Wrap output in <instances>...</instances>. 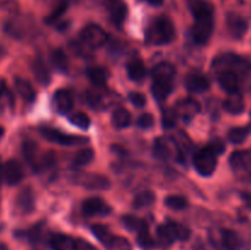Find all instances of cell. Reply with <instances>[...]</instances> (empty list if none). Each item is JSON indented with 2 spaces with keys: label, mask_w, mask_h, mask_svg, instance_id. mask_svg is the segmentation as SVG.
<instances>
[{
  "label": "cell",
  "mask_w": 251,
  "mask_h": 250,
  "mask_svg": "<svg viewBox=\"0 0 251 250\" xmlns=\"http://www.w3.org/2000/svg\"><path fill=\"white\" fill-rule=\"evenodd\" d=\"M157 237H158L159 242L164 245H172L176 242V237H174L173 232H172L168 223H167V225H161L157 227Z\"/></svg>",
  "instance_id": "38"
},
{
  "label": "cell",
  "mask_w": 251,
  "mask_h": 250,
  "mask_svg": "<svg viewBox=\"0 0 251 250\" xmlns=\"http://www.w3.org/2000/svg\"><path fill=\"white\" fill-rule=\"evenodd\" d=\"M221 243L226 250H242L243 239L235 230L222 229L221 232Z\"/></svg>",
  "instance_id": "17"
},
{
  "label": "cell",
  "mask_w": 251,
  "mask_h": 250,
  "mask_svg": "<svg viewBox=\"0 0 251 250\" xmlns=\"http://www.w3.org/2000/svg\"><path fill=\"white\" fill-rule=\"evenodd\" d=\"M217 157L218 153L211 145L205 149L199 150L194 156V167L196 172L203 176L212 175L217 168Z\"/></svg>",
  "instance_id": "2"
},
{
  "label": "cell",
  "mask_w": 251,
  "mask_h": 250,
  "mask_svg": "<svg viewBox=\"0 0 251 250\" xmlns=\"http://www.w3.org/2000/svg\"><path fill=\"white\" fill-rule=\"evenodd\" d=\"M176 117H178V114H176V110L167 109L166 112L163 113V118H162L163 127H166V129H172V127L176 126Z\"/></svg>",
  "instance_id": "44"
},
{
  "label": "cell",
  "mask_w": 251,
  "mask_h": 250,
  "mask_svg": "<svg viewBox=\"0 0 251 250\" xmlns=\"http://www.w3.org/2000/svg\"><path fill=\"white\" fill-rule=\"evenodd\" d=\"M76 250H97L92 244L83 239H76Z\"/></svg>",
  "instance_id": "49"
},
{
  "label": "cell",
  "mask_w": 251,
  "mask_h": 250,
  "mask_svg": "<svg viewBox=\"0 0 251 250\" xmlns=\"http://www.w3.org/2000/svg\"><path fill=\"white\" fill-rule=\"evenodd\" d=\"M200 110V105L199 103L194 102L191 100H186L184 102L179 103V105L176 107V114H179L180 117H183L186 122H190L194 117H195L196 113Z\"/></svg>",
  "instance_id": "24"
},
{
  "label": "cell",
  "mask_w": 251,
  "mask_h": 250,
  "mask_svg": "<svg viewBox=\"0 0 251 250\" xmlns=\"http://www.w3.org/2000/svg\"><path fill=\"white\" fill-rule=\"evenodd\" d=\"M0 10L7 12H16L19 10V2L16 0H0Z\"/></svg>",
  "instance_id": "46"
},
{
  "label": "cell",
  "mask_w": 251,
  "mask_h": 250,
  "mask_svg": "<svg viewBox=\"0 0 251 250\" xmlns=\"http://www.w3.org/2000/svg\"><path fill=\"white\" fill-rule=\"evenodd\" d=\"M137 243L141 248H145V249H149V248H153L156 245V242H154L153 238L150 234L149 229H145L142 232L137 233Z\"/></svg>",
  "instance_id": "43"
},
{
  "label": "cell",
  "mask_w": 251,
  "mask_h": 250,
  "mask_svg": "<svg viewBox=\"0 0 251 250\" xmlns=\"http://www.w3.org/2000/svg\"><path fill=\"white\" fill-rule=\"evenodd\" d=\"M173 91V81L168 80H153L151 86V92L153 98L158 102L167 100Z\"/></svg>",
  "instance_id": "19"
},
{
  "label": "cell",
  "mask_w": 251,
  "mask_h": 250,
  "mask_svg": "<svg viewBox=\"0 0 251 250\" xmlns=\"http://www.w3.org/2000/svg\"><path fill=\"white\" fill-rule=\"evenodd\" d=\"M37 152H38V147H37L36 142L31 141V140L24 142V145H22V153H24L25 159L29 164H34V162H36Z\"/></svg>",
  "instance_id": "39"
},
{
  "label": "cell",
  "mask_w": 251,
  "mask_h": 250,
  "mask_svg": "<svg viewBox=\"0 0 251 250\" xmlns=\"http://www.w3.org/2000/svg\"><path fill=\"white\" fill-rule=\"evenodd\" d=\"M80 39L83 46L91 49H96L104 46L108 39V34L98 25L90 24L82 28V31L80 33Z\"/></svg>",
  "instance_id": "6"
},
{
  "label": "cell",
  "mask_w": 251,
  "mask_h": 250,
  "mask_svg": "<svg viewBox=\"0 0 251 250\" xmlns=\"http://www.w3.org/2000/svg\"><path fill=\"white\" fill-rule=\"evenodd\" d=\"M145 1H147L149 4L153 5V6H159V5L163 4L164 0H145Z\"/></svg>",
  "instance_id": "51"
},
{
  "label": "cell",
  "mask_w": 251,
  "mask_h": 250,
  "mask_svg": "<svg viewBox=\"0 0 251 250\" xmlns=\"http://www.w3.org/2000/svg\"><path fill=\"white\" fill-rule=\"evenodd\" d=\"M39 132H41V135L46 140L50 142H55V144L61 145V146H74V145L85 144V142L88 141V139H86V137L65 134V132L60 131V130L53 129V127L49 126L41 127Z\"/></svg>",
  "instance_id": "7"
},
{
  "label": "cell",
  "mask_w": 251,
  "mask_h": 250,
  "mask_svg": "<svg viewBox=\"0 0 251 250\" xmlns=\"http://www.w3.org/2000/svg\"><path fill=\"white\" fill-rule=\"evenodd\" d=\"M0 250H10V249H9V248H7L5 244H2V243H0Z\"/></svg>",
  "instance_id": "52"
},
{
  "label": "cell",
  "mask_w": 251,
  "mask_h": 250,
  "mask_svg": "<svg viewBox=\"0 0 251 250\" xmlns=\"http://www.w3.org/2000/svg\"><path fill=\"white\" fill-rule=\"evenodd\" d=\"M87 77L96 86H104L109 78V73L102 66H92L87 70Z\"/></svg>",
  "instance_id": "27"
},
{
  "label": "cell",
  "mask_w": 251,
  "mask_h": 250,
  "mask_svg": "<svg viewBox=\"0 0 251 250\" xmlns=\"http://www.w3.org/2000/svg\"><path fill=\"white\" fill-rule=\"evenodd\" d=\"M74 183L83 186L88 190H108L110 188V180L105 175L97 173H85L78 172L73 175Z\"/></svg>",
  "instance_id": "5"
},
{
  "label": "cell",
  "mask_w": 251,
  "mask_h": 250,
  "mask_svg": "<svg viewBox=\"0 0 251 250\" xmlns=\"http://www.w3.org/2000/svg\"><path fill=\"white\" fill-rule=\"evenodd\" d=\"M195 22L191 28V36L198 44H205L210 41L215 29V12L194 17Z\"/></svg>",
  "instance_id": "3"
},
{
  "label": "cell",
  "mask_w": 251,
  "mask_h": 250,
  "mask_svg": "<svg viewBox=\"0 0 251 250\" xmlns=\"http://www.w3.org/2000/svg\"><path fill=\"white\" fill-rule=\"evenodd\" d=\"M54 105H55L56 110H58L60 114H66V113L70 112L73 109L74 105V100L73 95L70 93V91L68 90H56L54 92Z\"/></svg>",
  "instance_id": "15"
},
{
  "label": "cell",
  "mask_w": 251,
  "mask_h": 250,
  "mask_svg": "<svg viewBox=\"0 0 251 250\" xmlns=\"http://www.w3.org/2000/svg\"><path fill=\"white\" fill-rule=\"evenodd\" d=\"M4 54H5V51H4V49L1 48V47H0V59L2 58V56H4Z\"/></svg>",
  "instance_id": "54"
},
{
  "label": "cell",
  "mask_w": 251,
  "mask_h": 250,
  "mask_svg": "<svg viewBox=\"0 0 251 250\" xmlns=\"http://www.w3.org/2000/svg\"><path fill=\"white\" fill-rule=\"evenodd\" d=\"M176 39V27L171 19L159 16L146 31V42L153 46H164Z\"/></svg>",
  "instance_id": "1"
},
{
  "label": "cell",
  "mask_w": 251,
  "mask_h": 250,
  "mask_svg": "<svg viewBox=\"0 0 251 250\" xmlns=\"http://www.w3.org/2000/svg\"><path fill=\"white\" fill-rule=\"evenodd\" d=\"M91 229H92V233L95 234V237L97 238V239L100 240L103 245L107 244V242L110 239V237L113 235L112 233H110V230L103 225H92V228H91Z\"/></svg>",
  "instance_id": "42"
},
{
  "label": "cell",
  "mask_w": 251,
  "mask_h": 250,
  "mask_svg": "<svg viewBox=\"0 0 251 250\" xmlns=\"http://www.w3.org/2000/svg\"><path fill=\"white\" fill-rule=\"evenodd\" d=\"M108 250H132V245L126 238L119 235H112L104 245Z\"/></svg>",
  "instance_id": "33"
},
{
  "label": "cell",
  "mask_w": 251,
  "mask_h": 250,
  "mask_svg": "<svg viewBox=\"0 0 251 250\" xmlns=\"http://www.w3.org/2000/svg\"><path fill=\"white\" fill-rule=\"evenodd\" d=\"M164 205L168 208L174 211H180L188 207L189 202L184 196L180 195H169L164 199Z\"/></svg>",
  "instance_id": "35"
},
{
  "label": "cell",
  "mask_w": 251,
  "mask_h": 250,
  "mask_svg": "<svg viewBox=\"0 0 251 250\" xmlns=\"http://www.w3.org/2000/svg\"><path fill=\"white\" fill-rule=\"evenodd\" d=\"M226 25L230 36L235 39H242L247 34L249 25L248 21L235 12H229L226 17Z\"/></svg>",
  "instance_id": "9"
},
{
  "label": "cell",
  "mask_w": 251,
  "mask_h": 250,
  "mask_svg": "<svg viewBox=\"0 0 251 250\" xmlns=\"http://www.w3.org/2000/svg\"><path fill=\"white\" fill-rule=\"evenodd\" d=\"M154 201H156V195H154L153 191H141V193L137 194L134 198V200H132V207L136 208V210H142V208L150 207Z\"/></svg>",
  "instance_id": "29"
},
{
  "label": "cell",
  "mask_w": 251,
  "mask_h": 250,
  "mask_svg": "<svg viewBox=\"0 0 251 250\" xmlns=\"http://www.w3.org/2000/svg\"><path fill=\"white\" fill-rule=\"evenodd\" d=\"M131 123V114L125 108H118L113 112L112 115V124L117 129H124L127 127Z\"/></svg>",
  "instance_id": "28"
},
{
  "label": "cell",
  "mask_w": 251,
  "mask_h": 250,
  "mask_svg": "<svg viewBox=\"0 0 251 250\" xmlns=\"http://www.w3.org/2000/svg\"><path fill=\"white\" fill-rule=\"evenodd\" d=\"M174 75H176V68L171 63H159L152 70V77H153V80L173 81Z\"/></svg>",
  "instance_id": "23"
},
{
  "label": "cell",
  "mask_w": 251,
  "mask_h": 250,
  "mask_svg": "<svg viewBox=\"0 0 251 250\" xmlns=\"http://www.w3.org/2000/svg\"><path fill=\"white\" fill-rule=\"evenodd\" d=\"M122 221H123V225H124L127 229L131 230V232L140 233L145 229H149L147 223L145 222L144 220H141V218L135 217V216L126 215L122 218Z\"/></svg>",
  "instance_id": "30"
},
{
  "label": "cell",
  "mask_w": 251,
  "mask_h": 250,
  "mask_svg": "<svg viewBox=\"0 0 251 250\" xmlns=\"http://www.w3.org/2000/svg\"><path fill=\"white\" fill-rule=\"evenodd\" d=\"M95 159V151L93 149H82L75 154L73 159V164L74 166H77V167H82V166H87L90 164L91 162Z\"/></svg>",
  "instance_id": "32"
},
{
  "label": "cell",
  "mask_w": 251,
  "mask_h": 250,
  "mask_svg": "<svg viewBox=\"0 0 251 250\" xmlns=\"http://www.w3.org/2000/svg\"><path fill=\"white\" fill-rule=\"evenodd\" d=\"M15 87L22 100H27V102H33L36 98V92L28 81L22 77H16L15 78Z\"/></svg>",
  "instance_id": "25"
},
{
  "label": "cell",
  "mask_w": 251,
  "mask_h": 250,
  "mask_svg": "<svg viewBox=\"0 0 251 250\" xmlns=\"http://www.w3.org/2000/svg\"><path fill=\"white\" fill-rule=\"evenodd\" d=\"M2 135H4V127H2L1 125H0V139H1V137H2Z\"/></svg>",
  "instance_id": "53"
},
{
  "label": "cell",
  "mask_w": 251,
  "mask_h": 250,
  "mask_svg": "<svg viewBox=\"0 0 251 250\" xmlns=\"http://www.w3.org/2000/svg\"><path fill=\"white\" fill-rule=\"evenodd\" d=\"M223 109L233 115H238L244 112L245 102L242 93H239V91L234 93H229V96L223 102Z\"/></svg>",
  "instance_id": "16"
},
{
  "label": "cell",
  "mask_w": 251,
  "mask_h": 250,
  "mask_svg": "<svg viewBox=\"0 0 251 250\" xmlns=\"http://www.w3.org/2000/svg\"><path fill=\"white\" fill-rule=\"evenodd\" d=\"M107 6L113 24H115L117 26H122L127 15L126 4L123 0H108Z\"/></svg>",
  "instance_id": "14"
},
{
  "label": "cell",
  "mask_w": 251,
  "mask_h": 250,
  "mask_svg": "<svg viewBox=\"0 0 251 250\" xmlns=\"http://www.w3.org/2000/svg\"><path fill=\"white\" fill-rule=\"evenodd\" d=\"M32 73H33L34 77H36V80L41 85L47 86L50 82V73H49L48 68H47V65L44 64V61L42 59L36 58L32 61Z\"/></svg>",
  "instance_id": "21"
},
{
  "label": "cell",
  "mask_w": 251,
  "mask_h": 250,
  "mask_svg": "<svg viewBox=\"0 0 251 250\" xmlns=\"http://www.w3.org/2000/svg\"><path fill=\"white\" fill-rule=\"evenodd\" d=\"M213 66L221 69V70L229 69V70L239 74L240 76L249 75L251 71V61L249 59L243 58V56L237 55V54H225V55L220 56L215 61Z\"/></svg>",
  "instance_id": "4"
},
{
  "label": "cell",
  "mask_w": 251,
  "mask_h": 250,
  "mask_svg": "<svg viewBox=\"0 0 251 250\" xmlns=\"http://www.w3.org/2000/svg\"><path fill=\"white\" fill-rule=\"evenodd\" d=\"M51 61H53V65L59 71L66 73L69 70V59L66 56V54L64 53V50H61V49H56V50H54L51 53Z\"/></svg>",
  "instance_id": "36"
},
{
  "label": "cell",
  "mask_w": 251,
  "mask_h": 250,
  "mask_svg": "<svg viewBox=\"0 0 251 250\" xmlns=\"http://www.w3.org/2000/svg\"><path fill=\"white\" fill-rule=\"evenodd\" d=\"M240 198L244 201L245 205L251 210V191H242L240 193Z\"/></svg>",
  "instance_id": "50"
},
{
  "label": "cell",
  "mask_w": 251,
  "mask_h": 250,
  "mask_svg": "<svg viewBox=\"0 0 251 250\" xmlns=\"http://www.w3.org/2000/svg\"><path fill=\"white\" fill-rule=\"evenodd\" d=\"M249 132L250 127L248 126L233 127V129H230L229 131H228V140L234 145L243 144V142L247 140V137L249 136Z\"/></svg>",
  "instance_id": "31"
},
{
  "label": "cell",
  "mask_w": 251,
  "mask_h": 250,
  "mask_svg": "<svg viewBox=\"0 0 251 250\" xmlns=\"http://www.w3.org/2000/svg\"><path fill=\"white\" fill-rule=\"evenodd\" d=\"M1 181H2V171L0 169V186H1Z\"/></svg>",
  "instance_id": "55"
},
{
  "label": "cell",
  "mask_w": 251,
  "mask_h": 250,
  "mask_svg": "<svg viewBox=\"0 0 251 250\" xmlns=\"http://www.w3.org/2000/svg\"><path fill=\"white\" fill-rule=\"evenodd\" d=\"M153 156L156 158L162 159H168L169 157L172 156V151H171V147L169 145L167 144V141L164 139H157L154 141L153 145Z\"/></svg>",
  "instance_id": "34"
},
{
  "label": "cell",
  "mask_w": 251,
  "mask_h": 250,
  "mask_svg": "<svg viewBox=\"0 0 251 250\" xmlns=\"http://www.w3.org/2000/svg\"><path fill=\"white\" fill-rule=\"evenodd\" d=\"M185 2L194 17L215 12V7L207 0H185Z\"/></svg>",
  "instance_id": "22"
},
{
  "label": "cell",
  "mask_w": 251,
  "mask_h": 250,
  "mask_svg": "<svg viewBox=\"0 0 251 250\" xmlns=\"http://www.w3.org/2000/svg\"><path fill=\"white\" fill-rule=\"evenodd\" d=\"M51 250H76V239L66 234L56 233L49 238Z\"/></svg>",
  "instance_id": "18"
},
{
  "label": "cell",
  "mask_w": 251,
  "mask_h": 250,
  "mask_svg": "<svg viewBox=\"0 0 251 250\" xmlns=\"http://www.w3.org/2000/svg\"><path fill=\"white\" fill-rule=\"evenodd\" d=\"M210 86V80L202 74H189L185 78V87L193 93L206 92Z\"/></svg>",
  "instance_id": "13"
},
{
  "label": "cell",
  "mask_w": 251,
  "mask_h": 250,
  "mask_svg": "<svg viewBox=\"0 0 251 250\" xmlns=\"http://www.w3.org/2000/svg\"><path fill=\"white\" fill-rule=\"evenodd\" d=\"M218 82L220 86L228 93H234L239 91L240 86V75L235 71L225 69L218 74Z\"/></svg>",
  "instance_id": "11"
},
{
  "label": "cell",
  "mask_w": 251,
  "mask_h": 250,
  "mask_svg": "<svg viewBox=\"0 0 251 250\" xmlns=\"http://www.w3.org/2000/svg\"><path fill=\"white\" fill-rule=\"evenodd\" d=\"M2 176L9 185H16L24 179V169L16 159H9L2 168Z\"/></svg>",
  "instance_id": "12"
},
{
  "label": "cell",
  "mask_w": 251,
  "mask_h": 250,
  "mask_svg": "<svg viewBox=\"0 0 251 250\" xmlns=\"http://www.w3.org/2000/svg\"><path fill=\"white\" fill-rule=\"evenodd\" d=\"M69 122L82 130H87L91 125V119L86 113L76 112L69 117Z\"/></svg>",
  "instance_id": "40"
},
{
  "label": "cell",
  "mask_w": 251,
  "mask_h": 250,
  "mask_svg": "<svg viewBox=\"0 0 251 250\" xmlns=\"http://www.w3.org/2000/svg\"><path fill=\"white\" fill-rule=\"evenodd\" d=\"M16 205L22 213H31L34 208L33 190L31 188L22 189L16 199Z\"/></svg>",
  "instance_id": "20"
},
{
  "label": "cell",
  "mask_w": 251,
  "mask_h": 250,
  "mask_svg": "<svg viewBox=\"0 0 251 250\" xmlns=\"http://www.w3.org/2000/svg\"><path fill=\"white\" fill-rule=\"evenodd\" d=\"M129 100L132 104L136 105V107H139V108L144 107V105L146 104V97H145V96L140 92H130Z\"/></svg>",
  "instance_id": "47"
},
{
  "label": "cell",
  "mask_w": 251,
  "mask_h": 250,
  "mask_svg": "<svg viewBox=\"0 0 251 250\" xmlns=\"http://www.w3.org/2000/svg\"><path fill=\"white\" fill-rule=\"evenodd\" d=\"M168 225L171 227L172 232H173L174 237H176V240H188L190 238L191 232L186 225L176 222V221H169Z\"/></svg>",
  "instance_id": "37"
},
{
  "label": "cell",
  "mask_w": 251,
  "mask_h": 250,
  "mask_svg": "<svg viewBox=\"0 0 251 250\" xmlns=\"http://www.w3.org/2000/svg\"><path fill=\"white\" fill-rule=\"evenodd\" d=\"M137 126L141 127V129H150V127L153 126L154 119L150 113H145L141 117L137 119Z\"/></svg>",
  "instance_id": "45"
},
{
  "label": "cell",
  "mask_w": 251,
  "mask_h": 250,
  "mask_svg": "<svg viewBox=\"0 0 251 250\" xmlns=\"http://www.w3.org/2000/svg\"><path fill=\"white\" fill-rule=\"evenodd\" d=\"M127 76L134 81H140L146 75V66L140 59H132L126 64Z\"/></svg>",
  "instance_id": "26"
},
{
  "label": "cell",
  "mask_w": 251,
  "mask_h": 250,
  "mask_svg": "<svg viewBox=\"0 0 251 250\" xmlns=\"http://www.w3.org/2000/svg\"><path fill=\"white\" fill-rule=\"evenodd\" d=\"M27 237H28L29 242H38L39 238H41V225H36L32 229H29L27 233Z\"/></svg>",
  "instance_id": "48"
},
{
  "label": "cell",
  "mask_w": 251,
  "mask_h": 250,
  "mask_svg": "<svg viewBox=\"0 0 251 250\" xmlns=\"http://www.w3.org/2000/svg\"><path fill=\"white\" fill-rule=\"evenodd\" d=\"M68 6H69V1L68 0H60V1L56 4L55 9L53 10V11L50 12V14L48 15V17L46 19V22L47 24H54V22L56 21V20L60 19L61 16H63L64 12L68 10Z\"/></svg>",
  "instance_id": "41"
},
{
  "label": "cell",
  "mask_w": 251,
  "mask_h": 250,
  "mask_svg": "<svg viewBox=\"0 0 251 250\" xmlns=\"http://www.w3.org/2000/svg\"><path fill=\"white\" fill-rule=\"evenodd\" d=\"M230 168L237 173L251 174V152L247 150H239V151L232 152L229 157Z\"/></svg>",
  "instance_id": "10"
},
{
  "label": "cell",
  "mask_w": 251,
  "mask_h": 250,
  "mask_svg": "<svg viewBox=\"0 0 251 250\" xmlns=\"http://www.w3.org/2000/svg\"><path fill=\"white\" fill-rule=\"evenodd\" d=\"M82 212L87 217H95V216H108L112 212V207L107 201L100 198H90L83 201Z\"/></svg>",
  "instance_id": "8"
}]
</instances>
